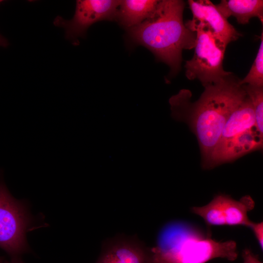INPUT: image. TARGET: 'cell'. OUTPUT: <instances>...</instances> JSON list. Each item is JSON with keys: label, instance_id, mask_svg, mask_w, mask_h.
I'll return each mask as SVG.
<instances>
[{"label": "cell", "instance_id": "cell-1", "mask_svg": "<svg viewBox=\"0 0 263 263\" xmlns=\"http://www.w3.org/2000/svg\"><path fill=\"white\" fill-rule=\"evenodd\" d=\"M185 6L181 0H159L149 18L126 30L128 45L147 48L157 60L169 67L171 76L180 70L183 50L193 49L196 43L195 32L183 21Z\"/></svg>", "mask_w": 263, "mask_h": 263}, {"label": "cell", "instance_id": "cell-2", "mask_svg": "<svg viewBox=\"0 0 263 263\" xmlns=\"http://www.w3.org/2000/svg\"><path fill=\"white\" fill-rule=\"evenodd\" d=\"M231 73L219 82L205 86L191 106L190 124L201 148L203 167L218 145L231 113L246 96L244 85Z\"/></svg>", "mask_w": 263, "mask_h": 263}, {"label": "cell", "instance_id": "cell-3", "mask_svg": "<svg viewBox=\"0 0 263 263\" xmlns=\"http://www.w3.org/2000/svg\"><path fill=\"white\" fill-rule=\"evenodd\" d=\"M151 250L153 263H206L219 258L234 261L238 255L235 241H217L177 223L163 229Z\"/></svg>", "mask_w": 263, "mask_h": 263}, {"label": "cell", "instance_id": "cell-4", "mask_svg": "<svg viewBox=\"0 0 263 263\" xmlns=\"http://www.w3.org/2000/svg\"><path fill=\"white\" fill-rule=\"evenodd\" d=\"M185 23L196 33L194 55L185 65L186 77L189 80L198 79L205 87L231 74L223 66L226 48L217 41L207 26L192 19Z\"/></svg>", "mask_w": 263, "mask_h": 263}, {"label": "cell", "instance_id": "cell-5", "mask_svg": "<svg viewBox=\"0 0 263 263\" xmlns=\"http://www.w3.org/2000/svg\"><path fill=\"white\" fill-rule=\"evenodd\" d=\"M32 218L24 203L11 195L0 173V247L12 257L27 252Z\"/></svg>", "mask_w": 263, "mask_h": 263}, {"label": "cell", "instance_id": "cell-6", "mask_svg": "<svg viewBox=\"0 0 263 263\" xmlns=\"http://www.w3.org/2000/svg\"><path fill=\"white\" fill-rule=\"evenodd\" d=\"M120 0H78L75 14L67 20L58 16L53 23L64 30L65 38L74 45L79 44V38L85 37L88 28L95 22L115 21Z\"/></svg>", "mask_w": 263, "mask_h": 263}, {"label": "cell", "instance_id": "cell-7", "mask_svg": "<svg viewBox=\"0 0 263 263\" xmlns=\"http://www.w3.org/2000/svg\"><path fill=\"white\" fill-rule=\"evenodd\" d=\"M255 206L253 199L245 195L237 201L229 195H216L207 205L194 207L191 211L200 216L208 226L244 225L249 227L252 221L248 212Z\"/></svg>", "mask_w": 263, "mask_h": 263}, {"label": "cell", "instance_id": "cell-8", "mask_svg": "<svg viewBox=\"0 0 263 263\" xmlns=\"http://www.w3.org/2000/svg\"><path fill=\"white\" fill-rule=\"evenodd\" d=\"M188 3L192 19L206 24L217 41L224 48L242 36L211 1L189 0Z\"/></svg>", "mask_w": 263, "mask_h": 263}, {"label": "cell", "instance_id": "cell-9", "mask_svg": "<svg viewBox=\"0 0 263 263\" xmlns=\"http://www.w3.org/2000/svg\"><path fill=\"white\" fill-rule=\"evenodd\" d=\"M263 135L253 126L230 139L218 145L206 165L210 169L237 159L250 151L261 149Z\"/></svg>", "mask_w": 263, "mask_h": 263}, {"label": "cell", "instance_id": "cell-10", "mask_svg": "<svg viewBox=\"0 0 263 263\" xmlns=\"http://www.w3.org/2000/svg\"><path fill=\"white\" fill-rule=\"evenodd\" d=\"M96 263H153L151 249L135 238L117 237L105 243Z\"/></svg>", "mask_w": 263, "mask_h": 263}, {"label": "cell", "instance_id": "cell-11", "mask_svg": "<svg viewBox=\"0 0 263 263\" xmlns=\"http://www.w3.org/2000/svg\"><path fill=\"white\" fill-rule=\"evenodd\" d=\"M158 2L156 0H120L115 21L126 30L136 26L152 15Z\"/></svg>", "mask_w": 263, "mask_h": 263}, {"label": "cell", "instance_id": "cell-12", "mask_svg": "<svg viewBox=\"0 0 263 263\" xmlns=\"http://www.w3.org/2000/svg\"><path fill=\"white\" fill-rule=\"evenodd\" d=\"M253 126H256L254 109L251 100L246 94V97L227 119L218 145Z\"/></svg>", "mask_w": 263, "mask_h": 263}, {"label": "cell", "instance_id": "cell-13", "mask_svg": "<svg viewBox=\"0 0 263 263\" xmlns=\"http://www.w3.org/2000/svg\"><path fill=\"white\" fill-rule=\"evenodd\" d=\"M216 6L225 19L234 16L240 24H246L254 17L263 23L262 0H222Z\"/></svg>", "mask_w": 263, "mask_h": 263}, {"label": "cell", "instance_id": "cell-14", "mask_svg": "<svg viewBox=\"0 0 263 263\" xmlns=\"http://www.w3.org/2000/svg\"><path fill=\"white\" fill-rule=\"evenodd\" d=\"M260 47L254 62L247 75L240 80L241 85H249L253 86H263V33L260 37Z\"/></svg>", "mask_w": 263, "mask_h": 263}, {"label": "cell", "instance_id": "cell-15", "mask_svg": "<svg viewBox=\"0 0 263 263\" xmlns=\"http://www.w3.org/2000/svg\"><path fill=\"white\" fill-rule=\"evenodd\" d=\"M246 94L251 100L255 117V126L263 135V87L244 85Z\"/></svg>", "mask_w": 263, "mask_h": 263}, {"label": "cell", "instance_id": "cell-16", "mask_svg": "<svg viewBox=\"0 0 263 263\" xmlns=\"http://www.w3.org/2000/svg\"><path fill=\"white\" fill-rule=\"evenodd\" d=\"M249 227L252 230L253 233L262 249L263 246V222L255 223L252 221Z\"/></svg>", "mask_w": 263, "mask_h": 263}, {"label": "cell", "instance_id": "cell-17", "mask_svg": "<svg viewBox=\"0 0 263 263\" xmlns=\"http://www.w3.org/2000/svg\"><path fill=\"white\" fill-rule=\"evenodd\" d=\"M243 263H263L250 249L245 248L242 252Z\"/></svg>", "mask_w": 263, "mask_h": 263}, {"label": "cell", "instance_id": "cell-18", "mask_svg": "<svg viewBox=\"0 0 263 263\" xmlns=\"http://www.w3.org/2000/svg\"><path fill=\"white\" fill-rule=\"evenodd\" d=\"M1 1L0 0V2ZM9 44L8 40L0 34V46L5 47Z\"/></svg>", "mask_w": 263, "mask_h": 263}, {"label": "cell", "instance_id": "cell-19", "mask_svg": "<svg viewBox=\"0 0 263 263\" xmlns=\"http://www.w3.org/2000/svg\"><path fill=\"white\" fill-rule=\"evenodd\" d=\"M0 263H3V261L2 258L0 257Z\"/></svg>", "mask_w": 263, "mask_h": 263}]
</instances>
